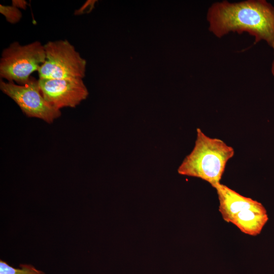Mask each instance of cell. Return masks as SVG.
<instances>
[{
  "label": "cell",
  "instance_id": "1",
  "mask_svg": "<svg viewBox=\"0 0 274 274\" xmlns=\"http://www.w3.org/2000/svg\"><path fill=\"white\" fill-rule=\"evenodd\" d=\"M207 18L210 31L216 37L220 38L230 32H246L254 37V44L266 41L274 54V7L266 1L216 2L209 9ZM271 73L274 76V59Z\"/></svg>",
  "mask_w": 274,
  "mask_h": 274
},
{
  "label": "cell",
  "instance_id": "2",
  "mask_svg": "<svg viewBox=\"0 0 274 274\" xmlns=\"http://www.w3.org/2000/svg\"><path fill=\"white\" fill-rule=\"evenodd\" d=\"M194 147L178 168L181 175L200 178L214 187L220 183L228 161L234 154L222 140L211 138L196 129Z\"/></svg>",
  "mask_w": 274,
  "mask_h": 274
},
{
  "label": "cell",
  "instance_id": "3",
  "mask_svg": "<svg viewBox=\"0 0 274 274\" xmlns=\"http://www.w3.org/2000/svg\"><path fill=\"white\" fill-rule=\"evenodd\" d=\"M46 60L44 45L35 41L25 45L14 42L3 50L0 60V77L8 82L24 85L31 74Z\"/></svg>",
  "mask_w": 274,
  "mask_h": 274
},
{
  "label": "cell",
  "instance_id": "4",
  "mask_svg": "<svg viewBox=\"0 0 274 274\" xmlns=\"http://www.w3.org/2000/svg\"><path fill=\"white\" fill-rule=\"evenodd\" d=\"M44 48L46 60L38 71L39 79L84 77L86 60L67 40L50 41Z\"/></svg>",
  "mask_w": 274,
  "mask_h": 274
},
{
  "label": "cell",
  "instance_id": "5",
  "mask_svg": "<svg viewBox=\"0 0 274 274\" xmlns=\"http://www.w3.org/2000/svg\"><path fill=\"white\" fill-rule=\"evenodd\" d=\"M0 89L12 98L27 117L41 119L51 123L61 115V112L44 98L38 80L31 77L24 85L0 80Z\"/></svg>",
  "mask_w": 274,
  "mask_h": 274
},
{
  "label": "cell",
  "instance_id": "6",
  "mask_svg": "<svg viewBox=\"0 0 274 274\" xmlns=\"http://www.w3.org/2000/svg\"><path fill=\"white\" fill-rule=\"evenodd\" d=\"M41 93L49 104L59 110L75 108L88 95L82 78L39 79Z\"/></svg>",
  "mask_w": 274,
  "mask_h": 274
},
{
  "label": "cell",
  "instance_id": "7",
  "mask_svg": "<svg viewBox=\"0 0 274 274\" xmlns=\"http://www.w3.org/2000/svg\"><path fill=\"white\" fill-rule=\"evenodd\" d=\"M219 202V211L224 221L230 223L237 213L256 206L259 202L244 196L220 183L216 185Z\"/></svg>",
  "mask_w": 274,
  "mask_h": 274
},
{
  "label": "cell",
  "instance_id": "8",
  "mask_svg": "<svg viewBox=\"0 0 274 274\" xmlns=\"http://www.w3.org/2000/svg\"><path fill=\"white\" fill-rule=\"evenodd\" d=\"M268 220L266 209L260 202L256 206L236 214L230 223L242 232L252 236L259 234Z\"/></svg>",
  "mask_w": 274,
  "mask_h": 274
},
{
  "label": "cell",
  "instance_id": "9",
  "mask_svg": "<svg viewBox=\"0 0 274 274\" xmlns=\"http://www.w3.org/2000/svg\"><path fill=\"white\" fill-rule=\"evenodd\" d=\"M0 274H45L29 264H20L18 268L10 265L7 262L0 260Z\"/></svg>",
  "mask_w": 274,
  "mask_h": 274
},
{
  "label": "cell",
  "instance_id": "10",
  "mask_svg": "<svg viewBox=\"0 0 274 274\" xmlns=\"http://www.w3.org/2000/svg\"><path fill=\"white\" fill-rule=\"evenodd\" d=\"M0 12L5 17L7 21L11 24L18 22L22 17V13L19 9L13 5H0Z\"/></svg>",
  "mask_w": 274,
  "mask_h": 274
},
{
  "label": "cell",
  "instance_id": "11",
  "mask_svg": "<svg viewBox=\"0 0 274 274\" xmlns=\"http://www.w3.org/2000/svg\"><path fill=\"white\" fill-rule=\"evenodd\" d=\"M95 1H88L81 8L75 12V15H80L82 13L87 12L88 10H91Z\"/></svg>",
  "mask_w": 274,
  "mask_h": 274
},
{
  "label": "cell",
  "instance_id": "12",
  "mask_svg": "<svg viewBox=\"0 0 274 274\" xmlns=\"http://www.w3.org/2000/svg\"><path fill=\"white\" fill-rule=\"evenodd\" d=\"M12 5L18 9H26L27 6V3L24 0H13Z\"/></svg>",
  "mask_w": 274,
  "mask_h": 274
}]
</instances>
